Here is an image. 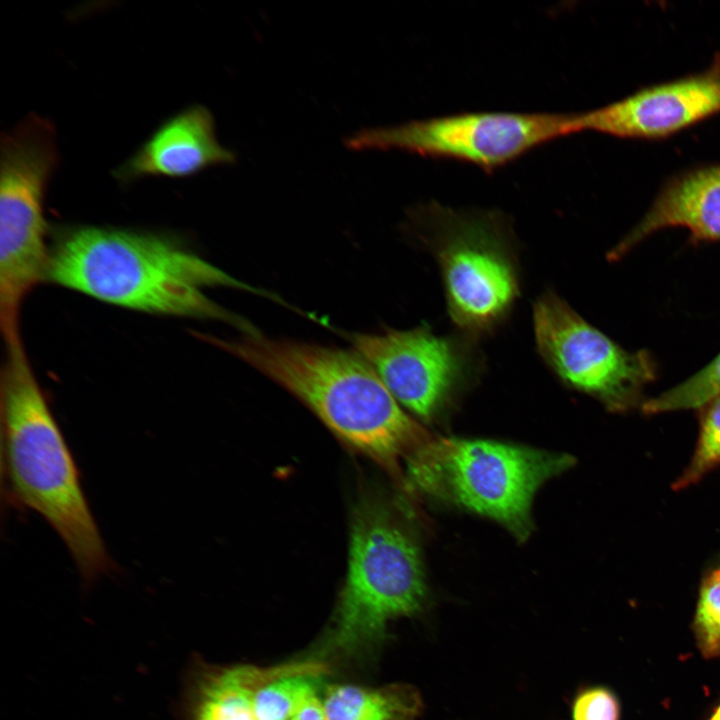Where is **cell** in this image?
<instances>
[{
    "mask_svg": "<svg viewBox=\"0 0 720 720\" xmlns=\"http://www.w3.org/2000/svg\"><path fill=\"white\" fill-rule=\"evenodd\" d=\"M276 668L221 666L194 657L183 680L179 720H256L255 693Z\"/></svg>",
    "mask_w": 720,
    "mask_h": 720,
    "instance_id": "obj_14",
    "label": "cell"
},
{
    "mask_svg": "<svg viewBox=\"0 0 720 720\" xmlns=\"http://www.w3.org/2000/svg\"><path fill=\"white\" fill-rule=\"evenodd\" d=\"M6 347L0 381L3 466L12 497L66 545L85 584L113 569L80 473L23 342Z\"/></svg>",
    "mask_w": 720,
    "mask_h": 720,
    "instance_id": "obj_3",
    "label": "cell"
},
{
    "mask_svg": "<svg viewBox=\"0 0 720 720\" xmlns=\"http://www.w3.org/2000/svg\"><path fill=\"white\" fill-rule=\"evenodd\" d=\"M682 227L694 243L720 241V164L671 177L640 221L608 254L618 260L660 230Z\"/></svg>",
    "mask_w": 720,
    "mask_h": 720,
    "instance_id": "obj_13",
    "label": "cell"
},
{
    "mask_svg": "<svg viewBox=\"0 0 720 720\" xmlns=\"http://www.w3.org/2000/svg\"><path fill=\"white\" fill-rule=\"evenodd\" d=\"M212 342L288 390L341 440L406 484L401 462L432 435L407 414L358 352L270 338L255 329L238 339Z\"/></svg>",
    "mask_w": 720,
    "mask_h": 720,
    "instance_id": "obj_1",
    "label": "cell"
},
{
    "mask_svg": "<svg viewBox=\"0 0 720 720\" xmlns=\"http://www.w3.org/2000/svg\"><path fill=\"white\" fill-rule=\"evenodd\" d=\"M710 720H720V706L717 708Z\"/></svg>",
    "mask_w": 720,
    "mask_h": 720,
    "instance_id": "obj_22",
    "label": "cell"
},
{
    "mask_svg": "<svg viewBox=\"0 0 720 720\" xmlns=\"http://www.w3.org/2000/svg\"><path fill=\"white\" fill-rule=\"evenodd\" d=\"M413 216L438 263L454 324L474 340L494 330L520 295L516 246L505 217L434 202Z\"/></svg>",
    "mask_w": 720,
    "mask_h": 720,
    "instance_id": "obj_6",
    "label": "cell"
},
{
    "mask_svg": "<svg viewBox=\"0 0 720 720\" xmlns=\"http://www.w3.org/2000/svg\"><path fill=\"white\" fill-rule=\"evenodd\" d=\"M720 114V52L703 71L641 88L577 113L578 133L623 139H662Z\"/></svg>",
    "mask_w": 720,
    "mask_h": 720,
    "instance_id": "obj_11",
    "label": "cell"
},
{
    "mask_svg": "<svg viewBox=\"0 0 720 720\" xmlns=\"http://www.w3.org/2000/svg\"><path fill=\"white\" fill-rule=\"evenodd\" d=\"M574 133L577 113L468 112L362 129L345 145L351 150H400L453 159L492 171Z\"/></svg>",
    "mask_w": 720,
    "mask_h": 720,
    "instance_id": "obj_8",
    "label": "cell"
},
{
    "mask_svg": "<svg viewBox=\"0 0 720 720\" xmlns=\"http://www.w3.org/2000/svg\"><path fill=\"white\" fill-rule=\"evenodd\" d=\"M289 720H327L322 699L312 698Z\"/></svg>",
    "mask_w": 720,
    "mask_h": 720,
    "instance_id": "obj_21",
    "label": "cell"
},
{
    "mask_svg": "<svg viewBox=\"0 0 720 720\" xmlns=\"http://www.w3.org/2000/svg\"><path fill=\"white\" fill-rule=\"evenodd\" d=\"M46 280L99 301L143 313L216 319L252 328L204 292L246 284L167 235L77 226L62 231L50 250Z\"/></svg>",
    "mask_w": 720,
    "mask_h": 720,
    "instance_id": "obj_2",
    "label": "cell"
},
{
    "mask_svg": "<svg viewBox=\"0 0 720 720\" xmlns=\"http://www.w3.org/2000/svg\"><path fill=\"white\" fill-rule=\"evenodd\" d=\"M618 716V702L605 688H590L581 692L572 706L573 720H618Z\"/></svg>",
    "mask_w": 720,
    "mask_h": 720,
    "instance_id": "obj_20",
    "label": "cell"
},
{
    "mask_svg": "<svg viewBox=\"0 0 720 720\" xmlns=\"http://www.w3.org/2000/svg\"><path fill=\"white\" fill-rule=\"evenodd\" d=\"M536 349L567 386L625 412L643 404V392L658 376L647 350L628 351L591 325L553 291L533 306Z\"/></svg>",
    "mask_w": 720,
    "mask_h": 720,
    "instance_id": "obj_9",
    "label": "cell"
},
{
    "mask_svg": "<svg viewBox=\"0 0 720 720\" xmlns=\"http://www.w3.org/2000/svg\"><path fill=\"white\" fill-rule=\"evenodd\" d=\"M235 159L217 140L212 113L193 105L164 121L113 176L121 184L146 177L185 178Z\"/></svg>",
    "mask_w": 720,
    "mask_h": 720,
    "instance_id": "obj_12",
    "label": "cell"
},
{
    "mask_svg": "<svg viewBox=\"0 0 720 720\" xmlns=\"http://www.w3.org/2000/svg\"><path fill=\"white\" fill-rule=\"evenodd\" d=\"M694 629L702 654L706 657L720 655V565L702 581Z\"/></svg>",
    "mask_w": 720,
    "mask_h": 720,
    "instance_id": "obj_19",
    "label": "cell"
},
{
    "mask_svg": "<svg viewBox=\"0 0 720 720\" xmlns=\"http://www.w3.org/2000/svg\"><path fill=\"white\" fill-rule=\"evenodd\" d=\"M351 340L398 403L425 421L438 418L479 374L474 339L463 334L441 336L421 325Z\"/></svg>",
    "mask_w": 720,
    "mask_h": 720,
    "instance_id": "obj_10",
    "label": "cell"
},
{
    "mask_svg": "<svg viewBox=\"0 0 720 720\" xmlns=\"http://www.w3.org/2000/svg\"><path fill=\"white\" fill-rule=\"evenodd\" d=\"M720 396V353L705 367L680 384L645 400L641 409L646 415L682 410H699Z\"/></svg>",
    "mask_w": 720,
    "mask_h": 720,
    "instance_id": "obj_17",
    "label": "cell"
},
{
    "mask_svg": "<svg viewBox=\"0 0 720 720\" xmlns=\"http://www.w3.org/2000/svg\"><path fill=\"white\" fill-rule=\"evenodd\" d=\"M58 161L56 130L47 118L30 114L1 137L0 328L5 343L21 338V305L46 280L50 250L43 204Z\"/></svg>",
    "mask_w": 720,
    "mask_h": 720,
    "instance_id": "obj_7",
    "label": "cell"
},
{
    "mask_svg": "<svg viewBox=\"0 0 720 720\" xmlns=\"http://www.w3.org/2000/svg\"><path fill=\"white\" fill-rule=\"evenodd\" d=\"M405 463L406 480L417 490L490 517L523 541L532 529L536 491L574 459L495 441L432 437Z\"/></svg>",
    "mask_w": 720,
    "mask_h": 720,
    "instance_id": "obj_5",
    "label": "cell"
},
{
    "mask_svg": "<svg viewBox=\"0 0 720 720\" xmlns=\"http://www.w3.org/2000/svg\"><path fill=\"white\" fill-rule=\"evenodd\" d=\"M720 466V396L699 409V431L694 453L675 480L673 489L682 490Z\"/></svg>",
    "mask_w": 720,
    "mask_h": 720,
    "instance_id": "obj_18",
    "label": "cell"
},
{
    "mask_svg": "<svg viewBox=\"0 0 720 720\" xmlns=\"http://www.w3.org/2000/svg\"><path fill=\"white\" fill-rule=\"evenodd\" d=\"M327 672V664L312 658L277 665L275 673L255 693V719L289 720L319 696Z\"/></svg>",
    "mask_w": 720,
    "mask_h": 720,
    "instance_id": "obj_16",
    "label": "cell"
},
{
    "mask_svg": "<svg viewBox=\"0 0 720 720\" xmlns=\"http://www.w3.org/2000/svg\"><path fill=\"white\" fill-rule=\"evenodd\" d=\"M348 570L335 612L312 659L374 653L391 621L422 609L427 595L418 545L391 509L361 501L351 526Z\"/></svg>",
    "mask_w": 720,
    "mask_h": 720,
    "instance_id": "obj_4",
    "label": "cell"
},
{
    "mask_svg": "<svg viewBox=\"0 0 720 720\" xmlns=\"http://www.w3.org/2000/svg\"><path fill=\"white\" fill-rule=\"evenodd\" d=\"M322 703L327 720H415L423 705L417 689L403 683L336 684L326 688Z\"/></svg>",
    "mask_w": 720,
    "mask_h": 720,
    "instance_id": "obj_15",
    "label": "cell"
}]
</instances>
